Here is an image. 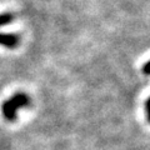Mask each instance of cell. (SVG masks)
<instances>
[{"label":"cell","mask_w":150,"mask_h":150,"mask_svg":"<svg viewBox=\"0 0 150 150\" xmlns=\"http://www.w3.org/2000/svg\"><path fill=\"white\" fill-rule=\"evenodd\" d=\"M148 115H149V120H150V99L148 100Z\"/></svg>","instance_id":"obj_4"},{"label":"cell","mask_w":150,"mask_h":150,"mask_svg":"<svg viewBox=\"0 0 150 150\" xmlns=\"http://www.w3.org/2000/svg\"><path fill=\"white\" fill-rule=\"evenodd\" d=\"M29 105V98L25 94H16L10 99H8L3 104V114L9 121H14L16 119V110L19 108Z\"/></svg>","instance_id":"obj_1"},{"label":"cell","mask_w":150,"mask_h":150,"mask_svg":"<svg viewBox=\"0 0 150 150\" xmlns=\"http://www.w3.org/2000/svg\"><path fill=\"white\" fill-rule=\"evenodd\" d=\"M144 71H145V74H150V62L145 65V68H144Z\"/></svg>","instance_id":"obj_3"},{"label":"cell","mask_w":150,"mask_h":150,"mask_svg":"<svg viewBox=\"0 0 150 150\" xmlns=\"http://www.w3.org/2000/svg\"><path fill=\"white\" fill-rule=\"evenodd\" d=\"M13 20L11 14H0V26L9 24ZM19 43V38L15 34H0V45L6 48H15Z\"/></svg>","instance_id":"obj_2"}]
</instances>
